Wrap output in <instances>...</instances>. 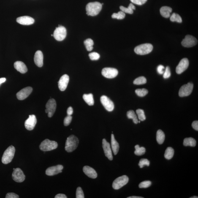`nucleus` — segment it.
<instances>
[{"label":"nucleus","mask_w":198,"mask_h":198,"mask_svg":"<svg viewBox=\"0 0 198 198\" xmlns=\"http://www.w3.org/2000/svg\"><path fill=\"white\" fill-rule=\"evenodd\" d=\"M136 113L138 116V118L140 121H144L146 119L145 113L143 110L141 109H138L136 110Z\"/></svg>","instance_id":"nucleus-38"},{"label":"nucleus","mask_w":198,"mask_h":198,"mask_svg":"<svg viewBox=\"0 0 198 198\" xmlns=\"http://www.w3.org/2000/svg\"><path fill=\"white\" fill-rule=\"evenodd\" d=\"M72 120V116H71L68 115L65 118L64 120V125L65 126H67L70 124Z\"/></svg>","instance_id":"nucleus-43"},{"label":"nucleus","mask_w":198,"mask_h":198,"mask_svg":"<svg viewBox=\"0 0 198 198\" xmlns=\"http://www.w3.org/2000/svg\"><path fill=\"white\" fill-rule=\"evenodd\" d=\"M13 180L17 183H22L25 180V176L23 171L20 168L14 169L12 174Z\"/></svg>","instance_id":"nucleus-13"},{"label":"nucleus","mask_w":198,"mask_h":198,"mask_svg":"<svg viewBox=\"0 0 198 198\" xmlns=\"http://www.w3.org/2000/svg\"><path fill=\"white\" fill-rule=\"evenodd\" d=\"M165 134L161 130H159L157 132L156 140L158 143L159 144H162L163 143L165 140Z\"/></svg>","instance_id":"nucleus-29"},{"label":"nucleus","mask_w":198,"mask_h":198,"mask_svg":"<svg viewBox=\"0 0 198 198\" xmlns=\"http://www.w3.org/2000/svg\"><path fill=\"white\" fill-rule=\"evenodd\" d=\"M138 165L140 168H142L144 166H148L150 165V161L148 159L146 158H142L141 159L138 164Z\"/></svg>","instance_id":"nucleus-39"},{"label":"nucleus","mask_w":198,"mask_h":198,"mask_svg":"<svg viewBox=\"0 0 198 198\" xmlns=\"http://www.w3.org/2000/svg\"><path fill=\"white\" fill-rule=\"evenodd\" d=\"M102 74L104 77L109 79L115 78L118 74L116 69L112 68H105L102 70Z\"/></svg>","instance_id":"nucleus-11"},{"label":"nucleus","mask_w":198,"mask_h":198,"mask_svg":"<svg viewBox=\"0 0 198 198\" xmlns=\"http://www.w3.org/2000/svg\"><path fill=\"white\" fill-rule=\"evenodd\" d=\"M58 145L57 143L55 141L46 139L41 143L39 148L43 151H49L56 149Z\"/></svg>","instance_id":"nucleus-5"},{"label":"nucleus","mask_w":198,"mask_h":198,"mask_svg":"<svg viewBox=\"0 0 198 198\" xmlns=\"http://www.w3.org/2000/svg\"><path fill=\"white\" fill-rule=\"evenodd\" d=\"M120 9L124 13L132 14L133 13V10L135 9V7L132 4H130L127 8L123 6H120Z\"/></svg>","instance_id":"nucleus-27"},{"label":"nucleus","mask_w":198,"mask_h":198,"mask_svg":"<svg viewBox=\"0 0 198 198\" xmlns=\"http://www.w3.org/2000/svg\"><path fill=\"white\" fill-rule=\"evenodd\" d=\"M189 66V61L186 58H184L180 61L176 69V72L178 74H180L187 69Z\"/></svg>","instance_id":"nucleus-15"},{"label":"nucleus","mask_w":198,"mask_h":198,"mask_svg":"<svg viewBox=\"0 0 198 198\" xmlns=\"http://www.w3.org/2000/svg\"><path fill=\"white\" fill-rule=\"evenodd\" d=\"M174 153V149L171 147L167 148L164 154V157L166 159L170 160L173 158Z\"/></svg>","instance_id":"nucleus-30"},{"label":"nucleus","mask_w":198,"mask_h":198,"mask_svg":"<svg viewBox=\"0 0 198 198\" xmlns=\"http://www.w3.org/2000/svg\"><path fill=\"white\" fill-rule=\"evenodd\" d=\"M129 181V178L127 176H122L114 180L112 184V187L114 189L118 190L126 185Z\"/></svg>","instance_id":"nucleus-6"},{"label":"nucleus","mask_w":198,"mask_h":198,"mask_svg":"<svg viewBox=\"0 0 198 198\" xmlns=\"http://www.w3.org/2000/svg\"><path fill=\"white\" fill-rule=\"evenodd\" d=\"M102 9V4L99 2L88 3L86 7L87 15L94 16L98 15Z\"/></svg>","instance_id":"nucleus-1"},{"label":"nucleus","mask_w":198,"mask_h":198,"mask_svg":"<svg viewBox=\"0 0 198 198\" xmlns=\"http://www.w3.org/2000/svg\"><path fill=\"white\" fill-rule=\"evenodd\" d=\"M172 12V8L168 6H163L160 9V13L163 17L166 18H169L170 17L171 13Z\"/></svg>","instance_id":"nucleus-24"},{"label":"nucleus","mask_w":198,"mask_h":198,"mask_svg":"<svg viewBox=\"0 0 198 198\" xmlns=\"http://www.w3.org/2000/svg\"><path fill=\"white\" fill-rule=\"evenodd\" d=\"M17 23L23 25H30L34 23L35 20L34 18L28 16H24L18 17L17 18Z\"/></svg>","instance_id":"nucleus-20"},{"label":"nucleus","mask_w":198,"mask_h":198,"mask_svg":"<svg viewBox=\"0 0 198 198\" xmlns=\"http://www.w3.org/2000/svg\"><path fill=\"white\" fill-rule=\"evenodd\" d=\"M32 91V88L31 87H26L17 93V98L20 100H23L27 98Z\"/></svg>","instance_id":"nucleus-14"},{"label":"nucleus","mask_w":198,"mask_h":198,"mask_svg":"<svg viewBox=\"0 0 198 198\" xmlns=\"http://www.w3.org/2000/svg\"><path fill=\"white\" fill-rule=\"evenodd\" d=\"M83 99L86 103L89 106H92L94 104V100L93 95L92 94H85L83 95Z\"/></svg>","instance_id":"nucleus-26"},{"label":"nucleus","mask_w":198,"mask_h":198,"mask_svg":"<svg viewBox=\"0 0 198 198\" xmlns=\"http://www.w3.org/2000/svg\"><path fill=\"white\" fill-rule=\"evenodd\" d=\"M135 150L134 152L135 154L137 156H142L145 154L146 149L143 147H140L139 145H136L135 146Z\"/></svg>","instance_id":"nucleus-33"},{"label":"nucleus","mask_w":198,"mask_h":198,"mask_svg":"<svg viewBox=\"0 0 198 198\" xmlns=\"http://www.w3.org/2000/svg\"><path fill=\"white\" fill-rule=\"evenodd\" d=\"M66 30L64 26H60L56 28L54 32L53 36L57 40L61 41L65 39L66 36Z\"/></svg>","instance_id":"nucleus-7"},{"label":"nucleus","mask_w":198,"mask_h":198,"mask_svg":"<svg viewBox=\"0 0 198 198\" xmlns=\"http://www.w3.org/2000/svg\"><path fill=\"white\" fill-rule=\"evenodd\" d=\"M170 20L172 22H177L178 23H181L183 21L180 15L175 13H173L171 16Z\"/></svg>","instance_id":"nucleus-34"},{"label":"nucleus","mask_w":198,"mask_h":198,"mask_svg":"<svg viewBox=\"0 0 198 198\" xmlns=\"http://www.w3.org/2000/svg\"><path fill=\"white\" fill-rule=\"evenodd\" d=\"M165 68L162 65H160L157 68V71L159 74H163L165 71Z\"/></svg>","instance_id":"nucleus-47"},{"label":"nucleus","mask_w":198,"mask_h":198,"mask_svg":"<svg viewBox=\"0 0 198 198\" xmlns=\"http://www.w3.org/2000/svg\"><path fill=\"white\" fill-rule=\"evenodd\" d=\"M73 113V109L72 107H70L68 108L67 110L68 115L71 116Z\"/></svg>","instance_id":"nucleus-49"},{"label":"nucleus","mask_w":198,"mask_h":198,"mask_svg":"<svg viewBox=\"0 0 198 198\" xmlns=\"http://www.w3.org/2000/svg\"><path fill=\"white\" fill-rule=\"evenodd\" d=\"M151 182L149 180H146L142 182L139 184V187L140 188H146L151 186Z\"/></svg>","instance_id":"nucleus-40"},{"label":"nucleus","mask_w":198,"mask_h":198,"mask_svg":"<svg viewBox=\"0 0 198 198\" xmlns=\"http://www.w3.org/2000/svg\"><path fill=\"white\" fill-rule=\"evenodd\" d=\"M192 127L193 129L196 130L198 131V121H195L192 123Z\"/></svg>","instance_id":"nucleus-48"},{"label":"nucleus","mask_w":198,"mask_h":198,"mask_svg":"<svg viewBox=\"0 0 198 198\" xmlns=\"http://www.w3.org/2000/svg\"><path fill=\"white\" fill-rule=\"evenodd\" d=\"M19 197L18 195L13 193H8L6 194V198H18Z\"/></svg>","instance_id":"nucleus-46"},{"label":"nucleus","mask_w":198,"mask_h":198,"mask_svg":"<svg viewBox=\"0 0 198 198\" xmlns=\"http://www.w3.org/2000/svg\"><path fill=\"white\" fill-rule=\"evenodd\" d=\"M111 146L114 154L116 155L119 152V145L118 142L116 140L113 134L111 135Z\"/></svg>","instance_id":"nucleus-25"},{"label":"nucleus","mask_w":198,"mask_h":198,"mask_svg":"<svg viewBox=\"0 0 198 198\" xmlns=\"http://www.w3.org/2000/svg\"><path fill=\"white\" fill-rule=\"evenodd\" d=\"M197 40L191 35H187L182 41L181 44L183 47H191L197 45Z\"/></svg>","instance_id":"nucleus-10"},{"label":"nucleus","mask_w":198,"mask_h":198,"mask_svg":"<svg viewBox=\"0 0 198 198\" xmlns=\"http://www.w3.org/2000/svg\"><path fill=\"white\" fill-rule=\"evenodd\" d=\"M79 143V139L74 135L68 138L66 141L65 150L68 152H72L77 148Z\"/></svg>","instance_id":"nucleus-2"},{"label":"nucleus","mask_w":198,"mask_h":198,"mask_svg":"<svg viewBox=\"0 0 198 198\" xmlns=\"http://www.w3.org/2000/svg\"><path fill=\"white\" fill-rule=\"evenodd\" d=\"M198 198V197H197V196H193V197H190V198Z\"/></svg>","instance_id":"nucleus-53"},{"label":"nucleus","mask_w":198,"mask_h":198,"mask_svg":"<svg viewBox=\"0 0 198 198\" xmlns=\"http://www.w3.org/2000/svg\"><path fill=\"white\" fill-rule=\"evenodd\" d=\"M56 102L54 99H50L46 104V113H48V116L51 118L54 114L56 109Z\"/></svg>","instance_id":"nucleus-9"},{"label":"nucleus","mask_w":198,"mask_h":198,"mask_svg":"<svg viewBox=\"0 0 198 198\" xmlns=\"http://www.w3.org/2000/svg\"><path fill=\"white\" fill-rule=\"evenodd\" d=\"M136 94L140 97H144L146 96L148 93V90L145 88L137 89L135 90Z\"/></svg>","instance_id":"nucleus-37"},{"label":"nucleus","mask_w":198,"mask_h":198,"mask_svg":"<svg viewBox=\"0 0 198 198\" xmlns=\"http://www.w3.org/2000/svg\"><path fill=\"white\" fill-rule=\"evenodd\" d=\"M171 74L170 68L169 66H167L163 74V77L164 79L169 78L170 77Z\"/></svg>","instance_id":"nucleus-44"},{"label":"nucleus","mask_w":198,"mask_h":198,"mask_svg":"<svg viewBox=\"0 0 198 198\" xmlns=\"http://www.w3.org/2000/svg\"><path fill=\"white\" fill-rule=\"evenodd\" d=\"M85 174L89 178L95 179L97 178V174L94 169L88 166H85L83 168Z\"/></svg>","instance_id":"nucleus-22"},{"label":"nucleus","mask_w":198,"mask_h":198,"mask_svg":"<svg viewBox=\"0 0 198 198\" xmlns=\"http://www.w3.org/2000/svg\"><path fill=\"white\" fill-rule=\"evenodd\" d=\"M131 2L134 4L138 5H142L146 2L147 0H130Z\"/></svg>","instance_id":"nucleus-45"},{"label":"nucleus","mask_w":198,"mask_h":198,"mask_svg":"<svg viewBox=\"0 0 198 198\" xmlns=\"http://www.w3.org/2000/svg\"><path fill=\"white\" fill-rule=\"evenodd\" d=\"M144 197H139V196H130L127 197V198H143Z\"/></svg>","instance_id":"nucleus-52"},{"label":"nucleus","mask_w":198,"mask_h":198,"mask_svg":"<svg viewBox=\"0 0 198 198\" xmlns=\"http://www.w3.org/2000/svg\"><path fill=\"white\" fill-rule=\"evenodd\" d=\"M89 57L91 60H97L99 59L100 55L96 52H92L89 54Z\"/></svg>","instance_id":"nucleus-42"},{"label":"nucleus","mask_w":198,"mask_h":198,"mask_svg":"<svg viewBox=\"0 0 198 198\" xmlns=\"http://www.w3.org/2000/svg\"><path fill=\"white\" fill-rule=\"evenodd\" d=\"M43 55L41 51L38 50L35 54L34 60L35 64L38 67H41L43 66Z\"/></svg>","instance_id":"nucleus-21"},{"label":"nucleus","mask_w":198,"mask_h":198,"mask_svg":"<svg viewBox=\"0 0 198 198\" xmlns=\"http://www.w3.org/2000/svg\"><path fill=\"white\" fill-rule=\"evenodd\" d=\"M6 81V79L4 78V77H2V78H0V85H1V84L4 83Z\"/></svg>","instance_id":"nucleus-51"},{"label":"nucleus","mask_w":198,"mask_h":198,"mask_svg":"<svg viewBox=\"0 0 198 198\" xmlns=\"http://www.w3.org/2000/svg\"><path fill=\"white\" fill-rule=\"evenodd\" d=\"M14 67L17 71L21 74H25L28 71L26 65L21 61L15 62L14 64Z\"/></svg>","instance_id":"nucleus-23"},{"label":"nucleus","mask_w":198,"mask_h":198,"mask_svg":"<svg viewBox=\"0 0 198 198\" xmlns=\"http://www.w3.org/2000/svg\"><path fill=\"white\" fill-rule=\"evenodd\" d=\"M153 49L152 45L150 43H145L138 46L134 49V52L137 54L144 55L148 54Z\"/></svg>","instance_id":"nucleus-4"},{"label":"nucleus","mask_w":198,"mask_h":198,"mask_svg":"<svg viewBox=\"0 0 198 198\" xmlns=\"http://www.w3.org/2000/svg\"><path fill=\"white\" fill-rule=\"evenodd\" d=\"M37 123L35 116L34 115L29 116V118L25 121V126L26 129L28 130H32L34 129Z\"/></svg>","instance_id":"nucleus-16"},{"label":"nucleus","mask_w":198,"mask_h":198,"mask_svg":"<svg viewBox=\"0 0 198 198\" xmlns=\"http://www.w3.org/2000/svg\"><path fill=\"white\" fill-rule=\"evenodd\" d=\"M125 13L124 12L121 11L119 12L118 13H114L112 15V18H116L118 20L123 19L125 18Z\"/></svg>","instance_id":"nucleus-36"},{"label":"nucleus","mask_w":198,"mask_h":198,"mask_svg":"<svg viewBox=\"0 0 198 198\" xmlns=\"http://www.w3.org/2000/svg\"><path fill=\"white\" fill-rule=\"evenodd\" d=\"M193 88V84L191 82L183 85L179 90V96L180 97H185L189 96L192 93Z\"/></svg>","instance_id":"nucleus-8"},{"label":"nucleus","mask_w":198,"mask_h":198,"mask_svg":"<svg viewBox=\"0 0 198 198\" xmlns=\"http://www.w3.org/2000/svg\"><path fill=\"white\" fill-rule=\"evenodd\" d=\"M102 147L105 156L110 160H112L113 158L110 144L106 141L105 139H104L102 140Z\"/></svg>","instance_id":"nucleus-17"},{"label":"nucleus","mask_w":198,"mask_h":198,"mask_svg":"<svg viewBox=\"0 0 198 198\" xmlns=\"http://www.w3.org/2000/svg\"><path fill=\"white\" fill-rule=\"evenodd\" d=\"M183 145L185 146H190L194 147L196 146V141L194 139L190 137L184 139Z\"/></svg>","instance_id":"nucleus-28"},{"label":"nucleus","mask_w":198,"mask_h":198,"mask_svg":"<svg viewBox=\"0 0 198 198\" xmlns=\"http://www.w3.org/2000/svg\"></svg>","instance_id":"nucleus-54"},{"label":"nucleus","mask_w":198,"mask_h":198,"mask_svg":"<svg viewBox=\"0 0 198 198\" xmlns=\"http://www.w3.org/2000/svg\"><path fill=\"white\" fill-rule=\"evenodd\" d=\"M15 148L13 146H10L4 151L3 155L1 161L3 164L9 163L12 161L15 155Z\"/></svg>","instance_id":"nucleus-3"},{"label":"nucleus","mask_w":198,"mask_h":198,"mask_svg":"<svg viewBox=\"0 0 198 198\" xmlns=\"http://www.w3.org/2000/svg\"><path fill=\"white\" fill-rule=\"evenodd\" d=\"M69 78L67 74H64L60 78L58 83V87L61 91H64L68 86Z\"/></svg>","instance_id":"nucleus-19"},{"label":"nucleus","mask_w":198,"mask_h":198,"mask_svg":"<svg viewBox=\"0 0 198 198\" xmlns=\"http://www.w3.org/2000/svg\"><path fill=\"white\" fill-rule=\"evenodd\" d=\"M127 115L128 118L129 119H132L133 121L135 124H137L138 123V120L137 115H136L134 111L133 110H130L127 112Z\"/></svg>","instance_id":"nucleus-31"},{"label":"nucleus","mask_w":198,"mask_h":198,"mask_svg":"<svg viewBox=\"0 0 198 198\" xmlns=\"http://www.w3.org/2000/svg\"><path fill=\"white\" fill-rule=\"evenodd\" d=\"M94 42L91 39H88L84 41V44L87 50L90 52L93 49V46L94 45Z\"/></svg>","instance_id":"nucleus-32"},{"label":"nucleus","mask_w":198,"mask_h":198,"mask_svg":"<svg viewBox=\"0 0 198 198\" xmlns=\"http://www.w3.org/2000/svg\"><path fill=\"white\" fill-rule=\"evenodd\" d=\"M101 103L105 108L109 112H112L114 109V104L113 102L105 96H101L100 99Z\"/></svg>","instance_id":"nucleus-12"},{"label":"nucleus","mask_w":198,"mask_h":198,"mask_svg":"<svg viewBox=\"0 0 198 198\" xmlns=\"http://www.w3.org/2000/svg\"><path fill=\"white\" fill-rule=\"evenodd\" d=\"M55 198H66V195L63 194H57L55 197Z\"/></svg>","instance_id":"nucleus-50"},{"label":"nucleus","mask_w":198,"mask_h":198,"mask_svg":"<svg viewBox=\"0 0 198 198\" xmlns=\"http://www.w3.org/2000/svg\"><path fill=\"white\" fill-rule=\"evenodd\" d=\"M63 166L61 165L49 167L46 171L47 175L53 176L61 173L63 169Z\"/></svg>","instance_id":"nucleus-18"},{"label":"nucleus","mask_w":198,"mask_h":198,"mask_svg":"<svg viewBox=\"0 0 198 198\" xmlns=\"http://www.w3.org/2000/svg\"><path fill=\"white\" fill-rule=\"evenodd\" d=\"M76 198H85L83 190L80 187L77 188L76 192Z\"/></svg>","instance_id":"nucleus-41"},{"label":"nucleus","mask_w":198,"mask_h":198,"mask_svg":"<svg viewBox=\"0 0 198 198\" xmlns=\"http://www.w3.org/2000/svg\"><path fill=\"white\" fill-rule=\"evenodd\" d=\"M146 82V79L145 77H141L136 78L134 80L133 83L134 85H141L145 84Z\"/></svg>","instance_id":"nucleus-35"}]
</instances>
